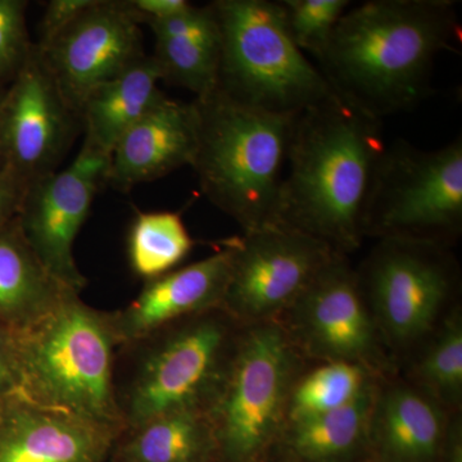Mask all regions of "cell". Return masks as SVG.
<instances>
[{
  "instance_id": "cell-1",
  "label": "cell",
  "mask_w": 462,
  "mask_h": 462,
  "mask_svg": "<svg viewBox=\"0 0 462 462\" xmlns=\"http://www.w3.org/2000/svg\"><path fill=\"white\" fill-rule=\"evenodd\" d=\"M458 30L455 2L369 0L346 9L319 69L339 98L383 120L430 96L434 63Z\"/></svg>"
},
{
  "instance_id": "cell-2",
  "label": "cell",
  "mask_w": 462,
  "mask_h": 462,
  "mask_svg": "<svg viewBox=\"0 0 462 462\" xmlns=\"http://www.w3.org/2000/svg\"><path fill=\"white\" fill-rule=\"evenodd\" d=\"M385 145L382 120L338 96L298 116L273 226L300 231L336 254L365 236V215Z\"/></svg>"
},
{
  "instance_id": "cell-3",
  "label": "cell",
  "mask_w": 462,
  "mask_h": 462,
  "mask_svg": "<svg viewBox=\"0 0 462 462\" xmlns=\"http://www.w3.org/2000/svg\"><path fill=\"white\" fill-rule=\"evenodd\" d=\"M242 328L215 309L118 346L114 396L123 427L180 410L207 411L229 372Z\"/></svg>"
},
{
  "instance_id": "cell-4",
  "label": "cell",
  "mask_w": 462,
  "mask_h": 462,
  "mask_svg": "<svg viewBox=\"0 0 462 462\" xmlns=\"http://www.w3.org/2000/svg\"><path fill=\"white\" fill-rule=\"evenodd\" d=\"M193 103L199 138L190 167L203 194L243 233L273 225L300 115L248 107L218 89Z\"/></svg>"
},
{
  "instance_id": "cell-5",
  "label": "cell",
  "mask_w": 462,
  "mask_h": 462,
  "mask_svg": "<svg viewBox=\"0 0 462 462\" xmlns=\"http://www.w3.org/2000/svg\"><path fill=\"white\" fill-rule=\"evenodd\" d=\"M14 343L18 393L123 430L114 396L120 342L111 311L69 293L42 320L14 331Z\"/></svg>"
},
{
  "instance_id": "cell-6",
  "label": "cell",
  "mask_w": 462,
  "mask_h": 462,
  "mask_svg": "<svg viewBox=\"0 0 462 462\" xmlns=\"http://www.w3.org/2000/svg\"><path fill=\"white\" fill-rule=\"evenodd\" d=\"M217 89L240 105L298 116L337 94L289 35L281 3L216 0Z\"/></svg>"
},
{
  "instance_id": "cell-7",
  "label": "cell",
  "mask_w": 462,
  "mask_h": 462,
  "mask_svg": "<svg viewBox=\"0 0 462 462\" xmlns=\"http://www.w3.org/2000/svg\"><path fill=\"white\" fill-rule=\"evenodd\" d=\"M294 361L293 338L275 321L242 328L226 378L206 411L214 462H260L287 419Z\"/></svg>"
},
{
  "instance_id": "cell-8",
  "label": "cell",
  "mask_w": 462,
  "mask_h": 462,
  "mask_svg": "<svg viewBox=\"0 0 462 462\" xmlns=\"http://www.w3.org/2000/svg\"><path fill=\"white\" fill-rule=\"evenodd\" d=\"M462 226V139L422 151L403 139L380 157L365 215V236L443 245Z\"/></svg>"
},
{
  "instance_id": "cell-9",
  "label": "cell",
  "mask_w": 462,
  "mask_h": 462,
  "mask_svg": "<svg viewBox=\"0 0 462 462\" xmlns=\"http://www.w3.org/2000/svg\"><path fill=\"white\" fill-rule=\"evenodd\" d=\"M225 245L230 269L221 309L242 327L288 312L336 254L321 240L273 225Z\"/></svg>"
},
{
  "instance_id": "cell-10",
  "label": "cell",
  "mask_w": 462,
  "mask_h": 462,
  "mask_svg": "<svg viewBox=\"0 0 462 462\" xmlns=\"http://www.w3.org/2000/svg\"><path fill=\"white\" fill-rule=\"evenodd\" d=\"M357 273L375 322L388 338L407 345L430 333L456 285L454 263L443 245L380 239Z\"/></svg>"
},
{
  "instance_id": "cell-11",
  "label": "cell",
  "mask_w": 462,
  "mask_h": 462,
  "mask_svg": "<svg viewBox=\"0 0 462 462\" xmlns=\"http://www.w3.org/2000/svg\"><path fill=\"white\" fill-rule=\"evenodd\" d=\"M109 157L84 143L71 165L27 185L17 223L33 254L56 281L80 294L87 278L76 263L75 240L97 191L107 184Z\"/></svg>"
},
{
  "instance_id": "cell-12",
  "label": "cell",
  "mask_w": 462,
  "mask_h": 462,
  "mask_svg": "<svg viewBox=\"0 0 462 462\" xmlns=\"http://www.w3.org/2000/svg\"><path fill=\"white\" fill-rule=\"evenodd\" d=\"M80 118L51 76L36 45L0 97V161L25 182L57 171Z\"/></svg>"
},
{
  "instance_id": "cell-13",
  "label": "cell",
  "mask_w": 462,
  "mask_h": 462,
  "mask_svg": "<svg viewBox=\"0 0 462 462\" xmlns=\"http://www.w3.org/2000/svg\"><path fill=\"white\" fill-rule=\"evenodd\" d=\"M139 25L126 2L96 0L53 41L36 45L76 114L91 91L144 56Z\"/></svg>"
},
{
  "instance_id": "cell-14",
  "label": "cell",
  "mask_w": 462,
  "mask_h": 462,
  "mask_svg": "<svg viewBox=\"0 0 462 462\" xmlns=\"http://www.w3.org/2000/svg\"><path fill=\"white\" fill-rule=\"evenodd\" d=\"M288 312L294 337L316 357L364 366L376 357L378 325L343 254H334Z\"/></svg>"
},
{
  "instance_id": "cell-15",
  "label": "cell",
  "mask_w": 462,
  "mask_h": 462,
  "mask_svg": "<svg viewBox=\"0 0 462 462\" xmlns=\"http://www.w3.org/2000/svg\"><path fill=\"white\" fill-rule=\"evenodd\" d=\"M120 431L17 392L0 406V462H108Z\"/></svg>"
},
{
  "instance_id": "cell-16",
  "label": "cell",
  "mask_w": 462,
  "mask_h": 462,
  "mask_svg": "<svg viewBox=\"0 0 462 462\" xmlns=\"http://www.w3.org/2000/svg\"><path fill=\"white\" fill-rule=\"evenodd\" d=\"M197 138L199 116L194 103L163 97L115 145L107 184L129 191L135 185L190 166Z\"/></svg>"
},
{
  "instance_id": "cell-17",
  "label": "cell",
  "mask_w": 462,
  "mask_h": 462,
  "mask_svg": "<svg viewBox=\"0 0 462 462\" xmlns=\"http://www.w3.org/2000/svg\"><path fill=\"white\" fill-rule=\"evenodd\" d=\"M229 269L230 251L225 245L212 256L145 282L135 300L111 311L120 345L170 322L221 309Z\"/></svg>"
},
{
  "instance_id": "cell-18",
  "label": "cell",
  "mask_w": 462,
  "mask_h": 462,
  "mask_svg": "<svg viewBox=\"0 0 462 462\" xmlns=\"http://www.w3.org/2000/svg\"><path fill=\"white\" fill-rule=\"evenodd\" d=\"M161 80L162 72L156 58L144 54L120 75L91 91L79 111L84 143L111 156L124 134L165 97L158 88Z\"/></svg>"
},
{
  "instance_id": "cell-19",
  "label": "cell",
  "mask_w": 462,
  "mask_h": 462,
  "mask_svg": "<svg viewBox=\"0 0 462 462\" xmlns=\"http://www.w3.org/2000/svg\"><path fill=\"white\" fill-rule=\"evenodd\" d=\"M447 425L439 403L411 388L376 397L369 438L385 462L439 461Z\"/></svg>"
},
{
  "instance_id": "cell-20",
  "label": "cell",
  "mask_w": 462,
  "mask_h": 462,
  "mask_svg": "<svg viewBox=\"0 0 462 462\" xmlns=\"http://www.w3.org/2000/svg\"><path fill=\"white\" fill-rule=\"evenodd\" d=\"M69 293L42 266L18 226L0 230V321L23 330L50 314Z\"/></svg>"
},
{
  "instance_id": "cell-21",
  "label": "cell",
  "mask_w": 462,
  "mask_h": 462,
  "mask_svg": "<svg viewBox=\"0 0 462 462\" xmlns=\"http://www.w3.org/2000/svg\"><path fill=\"white\" fill-rule=\"evenodd\" d=\"M215 438L206 411L180 410L123 428L108 462H214Z\"/></svg>"
},
{
  "instance_id": "cell-22",
  "label": "cell",
  "mask_w": 462,
  "mask_h": 462,
  "mask_svg": "<svg viewBox=\"0 0 462 462\" xmlns=\"http://www.w3.org/2000/svg\"><path fill=\"white\" fill-rule=\"evenodd\" d=\"M376 394L373 384L351 403L289 424L287 443L302 462H343L369 438Z\"/></svg>"
},
{
  "instance_id": "cell-23",
  "label": "cell",
  "mask_w": 462,
  "mask_h": 462,
  "mask_svg": "<svg viewBox=\"0 0 462 462\" xmlns=\"http://www.w3.org/2000/svg\"><path fill=\"white\" fill-rule=\"evenodd\" d=\"M193 245L178 212H136L127 234V260L132 272L147 282L172 272Z\"/></svg>"
},
{
  "instance_id": "cell-24",
  "label": "cell",
  "mask_w": 462,
  "mask_h": 462,
  "mask_svg": "<svg viewBox=\"0 0 462 462\" xmlns=\"http://www.w3.org/2000/svg\"><path fill=\"white\" fill-rule=\"evenodd\" d=\"M366 366L329 361L291 387L287 404L289 424L306 420L351 403L370 387Z\"/></svg>"
},
{
  "instance_id": "cell-25",
  "label": "cell",
  "mask_w": 462,
  "mask_h": 462,
  "mask_svg": "<svg viewBox=\"0 0 462 462\" xmlns=\"http://www.w3.org/2000/svg\"><path fill=\"white\" fill-rule=\"evenodd\" d=\"M153 57L162 80L190 90L197 98L217 89L218 42L157 39Z\"/></svg>"
},
{
  "instance_id": "cell-26",
  "label": "cell",
  "mask_w": 462,
  "mask_h": 462,
  "mask_svg": "<svg viewBox=\"0 0 462 462\" xmlns=\"http://www.w3.org/2000/svg\"><path fill=\"white\" fill-rule=\"evenodd\" d=\"M419 378L438 403L456 404L462 394V324L455 311L419 365Z\"/></svg>"
},
{
  "instance_id": "cell-27",
  "label": "cell",
  "mask_w": 462,
  "mask_h": 462,
  "mask_svg": "<svg viewBox=\"0 0 462 462\" xmlns=\"http://www.w3.org/2000/svg\"><path fill=\"white\" fill-rule=\"evenodd\" d=\"M289 35L303 53L318 60L327 50L348 0H281Z\"/></svg>"
},
{
  "instance_id": "cell-28",
  "label": "cell",
  "mask_w": 462,
  "mask_h": 462,
  "mask_svg": "<svg viewBox=\"0 0 462 462\" xmlns=\"http://www.w3.org/2000/svg\"><path fill=\"white\" fill-rule=\"evenodd\" d=\"M26 2L0 0V79L16 74L32 50L27 42Z\"/></svg>"
},
{
  "instance_id": "cell-29",
  "label": "cell",
  "mask_w": 462,
  "mask_h": 462,
  "mask_svg": "<svg viewBox=\"0 0 462 462\" xmlns=\"http://www.w3.org/2000/svg\"><path fill=\"white\" fill-rule=\"evenodd\" d=\"M157 39H187L203 42H218L217 23L211 5H189L172 16L147 23Z\"/></svg>"
},
{
  "instance_id": "cell-30",
  "label": "cell",
  "mask_w": 462,
  "mask_h": 462,
  "mask_svg": "<svg viewBox=\"0 0 462 462\" xmlns=\"http://www.w3.org/2000/svg\"><path fill=\"white\" fill-rule=\"evenodd\" d=\"M96 0H51L42 14L39 26L38 47L48 44L51 41L66 29L76 18L81 16Z\"/></svg>"
},
{
  "instance_id": "cell-31",
  "label": "cell",
  "mask_w": 462,
  "mask_h": 462,
  "mask_svg": "<svg viewBox=\"0 0 462 462\" xmlns=\"http://www.w3.org/2000/svg\"><path fill=\"white\" fill-rule=\"evenodd\" d=\"M18 392L14 331L0 321V406Z\"/></svg>"
},
{
  "instance_id": "cell-32",
  "label": "cell",
  "mask_w": 462,
  "mask_h": 462,
  "mask_svg": "<svg viewBox=\"0 0 462 462\" xmlns=\"http://www.w3.org/2000/svg\"><path fill=\"white\" fill-rule=\"evenodd\" d=\"M25 189V182L16 173L0 166V230L17 217Z\"/></svg>"
},
{
  "instance_id": "cell-33",
  "label": "cell",
  "mask_w": 462,
  "mask_h": 462,
  "mask_svg": "<svg viewBox=\"0 0 462 462\" xmlns=\"http://www.w3.org/2000/svg\"><path fill=\"white\" fill-rule=\"evenodd\" d=\"M126 5L142 23L172 16L189 7L190 3L187 0H129Z\"/></svg>"
},
{
  "instance_id": "cell-34",
  "label": "cell",
  "mask_w": 462,
  "mask_h": 462,
  "mask_svg": "<svg viewBox=\"0 0 462 462\" xmlns=\"http://www.w3.org/2000/svg\"><path fill=\"white\" fill-rule=\"evenodd\" d=\"M439 460H442V462H462V430L460 420H455L447 428Z\"/></svg>"
},
{
  "instance_id": "cell-35",
  "label": "cell",
  "mask_w": 462,
  "mask_h": 462,
  "mask_svg": "<svg viewBox=\"0 0 462 462\" xmlns=\"http://www.w3.org/2000/svg\"><path fill=\"white\" fill-rule=\"evenodd\" d=\"M0 166H2V161H0Z\"/></svg>"
}]
</instances>
